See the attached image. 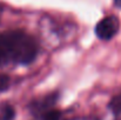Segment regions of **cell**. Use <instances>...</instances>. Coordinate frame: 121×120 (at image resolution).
<instances>
[{"label":"cell","instance_id":"6da1fadb","mask_svg":"<svg viewBox=\"0 0 121 120\" xmlns=\"http://www.w3.org/2000/svg\"><path fill=\"white\" fill-rule=\"evenodd\" d=\"M38 46L31 36L21 31L0 33V67L26 65L35 59Z\"/></svg>","mask_w":121,"mask_h":120},{"label":"cell","instance_id":"7a4b0ae2","mask_svg":"<svg viewBox=\"0 0 121 120\" xmlns=\"http://www.w3.org/2000/svg\"><path fill=\"white\" fill-rule=\"evenodd\" d=\"M119 19L115 15H108L98 22L95 27V34L101 40H109L119 32Z\"/></svg>","mask_w":121,"mask_h":120},{"label":"cell","instance_id":"3957f363","mask_svg":"<svg viewBox=\"0 0 121 120\" xmlns=\"http://www.w3.org/2000/svg\"><path fill=\"white\" fill-rule=\"evenodd\" d=\"M109 110L114 114L117 120H121V93L114 97L109 102Z\"/></svg>","mask_w":121,"mask_h":120},{"label":"cell","instance_id":"277c9868","mask_svg":"<svg viewBox=\"0 0 121 120\" xmlns=\"http://www.w3.org/2000/svg\"><path fill=\"white\" fill-rule=\"evenodd\" d=\"M14 119V110L11 106H5L1 111L0 120H13Z\"/></svg>","mask_w":121,"mask_h":120},{"label":"cell","instance_id":"5b68a950","mask_svg":"<svg viewBox=\"0 0 121 120\" xmlns=\"http://www.w3.org/2000/svg\"><path fill=\"white\" fill-rule=\"evenodd\" d=\"M42 120H62V116L59 111H49L43 116Z\"/></svg>","mask_w":121,"mask_h":120},{"label":"cell","instance_id":"8992f818","mask_svg":"<svg viewBox=\"0 0 121 120\" xmlns=\"http://www.w3.org/2000/svg\"><path fill=\"white\" fill-rule=\"evenodd\" d=\"M9 86V78L5 74H0V93L7 89Z\"/></svg>","mask_w":121,"mask_h":120},{"label":"cell","instance_id":"52a82bcc","mask_svg":"<svg viewBox=\"0 0 121 120\" xmlns=\"http://www.w3.org/2000/svg\"><path fill=\"white\" fill-rule=\"evenodd\" d=\"M114 2H115V5H117L118 7L121 8V0H114Z\"/></svg>","mask_w":121,"mask_h":120},{"label":"cell","instance_id":"ba28073f","mask_svg":"<svg viewBox=\"0 0 121 120\" xmlns=\"http://www.w3.org/2000/svg\"><path fill=\"white\" fill-rule=\"evenodd\" d=\"M73 120H94V119H91V118H75Z\"/></svg>","mask_w":121,"mask_h":120}]
</instances>
